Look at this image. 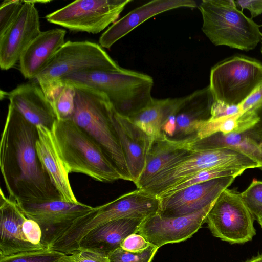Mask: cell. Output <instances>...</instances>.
<instances>
[{"label": "cell", "instance_id": "cell-26", "mask_svg": "<svg viewBox=\"0 0 262 262\" xmlns=\"http://www.w3.org/2000/svg\"><path fill=\"white\" fill-rule=\"evenodd\" d=\"M184 99V97L152 98L145 107L129 119L154 139L163 133V126L176 114Z\"/></svg>", "mask_w": 262, "mask_h": 262}, {"label": "cell", "instance_id": "cell-32", "mask_svg": "<svg viewBox=\"0 0 262 262\" xmlns=\"http://www.w3.org/2000/svg\"><path fill=\"white\" fill-rule=\"evenodd\" d=\"M241 196L245 204L257 220L262 216V181L253 180Z\"/></svg>", "mask_w": 262, "mask_h": 262}, {"label": "cell", "instance_id": "cell-2", "mask_svg": "<svg viewBox=\"0 0 262 262\" xmlns=\"http://www.w3.org/2000/svg\"><path fill=\"white\" fill-rule=\"evenodd\" d=\"M65 83L91 88L104 94L115 111L129 118L151 101L153 78L149 75L124 68L113 71L76 72L63 77Z\"/></svg>", "mask_w": 262, "mask_h": 262}, {"label": "cell", "instance_id": "cell-21", "mask_svg": "<svg viewBox=\"0 0 262 262\" xmlns=\"http://www.w3.org/2000/svg\"><path fill=\"white\" fill-rule=\"evenodd\" d=\"M195 138L172 140L163 133L154 139L147 157L144 170L135 184L142 189L152 178L164 170L189 155L190 143Z\"/></svg>", "mask_w": 262, "mask_h": 262}, {"label": "cell", "instance_id": "cell-1", "mask_svg": "<svg viewBox=\"0 0 262 262\" xmlns=\"http://www.w3.org/2000/svg\"><path fill=\"white\" fill-rule=\"evenodd\" d=\"M38 136L37 126L9 104L1 135L0 168L8 198L18 204L61 199L38 158Z\"/></svg>", "mask_w": 262, "mask_h": 262}, {"label": "cell", "instance_id": "cell-9", "mask_svg": "<svg viewBox=\"0 0 262 262\" xmlns=\"http://www.w3.org/2000/svg\"><path fill=\"white\" fill-rule=\"evenodd\" d=\"M262 82V64L243 56L226 59L212 68L209 85L214 101L241 104Z\"/></svg>", "mask_w": 262, "mask_h": 262}, {"label": "cell", "instance_id": "cell-19", "mask_svg": "<svg viewBox=\"0 0 262 262\" xmlns=\"http://www.w3.org/2000/svg\"><path fill=\"white\" fill-rule=\"evenodd\" d=\"M4 97L28 122L36 126L52 129L57 120L53 105L39 85L23 83L8 92Z\"/></svg>", "mask_w": 262, "mask_h": 262}, {"label": "cell", "instance_id": "cell-35", "mask_svg": "<svg viewBox=\"0 0 262 262\" xmlns=\"http://www.w3.org/2000/svg\"><path fill=\"white\" fill-rule=\"evenodd\" d=\"M151 244L141 235L136 233L126 237L121 243L120 247L130 252H139L148 248Z\"/></svg>", "mask_w": 262, "mask_h": 262}, {"label": "cell", "instance_id": "cell-41", "mask_svg": "<svg viewBox=\"0 0 262 262\" xmlns=\"http://www.w3.org/2000/svg\"><path fill=\"white\" fill-rule=\"evenodd\" d=\"M30 2H31L32 3L35 4V3H49L50 1H30Z\"/></svg>", "mask_w": 262, "mask_h": 262}, {"label": "cell", "instance_id": "cell-38", "mask_svg": "<svg viewBox=\"0 0 262 262\" xmlns=\"http://www.w3.org/2000/svg\"><path fill=\"white\" fill-rule=\"evenodd\" d=\"M252 110L258 118L257 122L245 133L262 146V102Z\"/></svg>", "mask_w": 262, "mask_h": 262}, {"label": "cell", "instance_id": "cell-39", "mask_svg": "<svg viewBox=\"0 0 262 262\" xmlns=\"http://www.w3.org/2000/svg\"><path fill=\"white\" fill-rule=\"evenodd\" d=\"M234 2L242 9H248L252 18L262 14V1H235Z\"/></svg>", "mask_w": 262, "mask_h": 262}, {"label": "cell", "instance_id": "cell-33", "mask_svg": "<svg viewBox=\"0 0 262 262\" xmlns=\"http://www.w3.org/2000/svg\"><path fill=\"white\" fill-rule=\"evenodd\" d=\"M22 1L5 0L0 4V36L3 35L19 14Z\"/></svg>", "mask_w": 262, "mask_h": 262}, {"label": "cell", "instance_id": "cell-12", "mask_svg": "<svg viewBox=\"0 0 262 262\" xmlns=\"http://www.w3.org/2000/svg\"><path fill=\"white\" fill-rule=\"evenodd\" d=\"M0 194V257L47 249L39 224L28 217L2 189Z\"/></svg>", "mask_w": 262, "mask_h": 262}, {"label": "cell", "instance_id": "cell-29", "mask_svg": "<svg viewBox=\"0 0 262 262\" xmlns=\"http://www.w3.org/2000/svg\"><path fill=\"white\" fill-rule=\"evenodd\" d=\"M67 254L46 249L0 257V262H66Z\"/></svg>", "mask_w": 262, "mask_h": 262}, {"label": "cell", "instance_id": "cell-15", "mask_svg": "<svg viewBox=\"0 0 262 262\" xmlns=\"http://www.w3.org/2000/svg\"><path fill=\"white\" fill-rule=\"evenodd\" d=\"M234 177H222L186 187L170 195L159 198L158 213L164 217H179L193 213L213 203L233 182Z\"/></svg>", "mask_w": 262, "mask_h": 262}, {"label": "cell", "instance_id": "cell-11", "mask_svg": "<svg viewBox=\"0 0 262 262\" xmlns=\"http://www.w3.org/2000/svg\"><path fill=\"white\" fill-rule=\"evenodd\" d=\"M132 0H78L46 16L47 20L75 32L100 33L116 22Z\"/></svg>", "mask_w": 262, "mask_h": 262}, {"label": "cell", "instance_id": "cell-28", "mask_svg": "<svg viewBox=\"0 0 262 262\" xmlns=\"http://www.w3.org/2000/svg\"><path fill=\"white\" fill-rule=\"evenodd\" d=\"M244 171L243 170L230 167H218L204 170L184 178L163 191L158 197L170 195L186 187L214 179L228 177L236 178L241 175Z\"/></svg>", "mask_w": 262, "mask_h": 262}, {"label": "cell", "instance_id": "cell-27", "mask_svg": "<svg viewBox=\"0 0 262 262\" xmlns=\"http://www.w3.org/2000/svg\"><path fill=\"white\" fill-rule=\"evenodd\" d=\"M257 120L253 110L216 119H208L202 124L197 133L196 139H201L217 133H245L251 128Z\"/></svg>", "mask_w": 262, "mask_h": 262}, {"label": "cell", "instance_id": "cell-17", "mask_svg": "<svg viewBox=\"0 0 262 262\" xmlns=\"http://www.w3.org/2000/svg\"><path fill=\"white\" fill-rule=\"evenodd\" d=\"M23 6L15 20L0 36V67L8 70L19 62L30 43L41 33L39 17L35 4L22 1Z\"/></svg>", "mask_w": 262, "mask_h": 262}, {"label": "cell", "instance_id": "cell-20", "mask_svg": "<svg viewBox=\"0 0 262 262\" xmlns=\"http://www.w3.org/2000/svg\"><path fill=\"white\" fill-rule=\"evenodd\" d=\"M193 0H153L139 6L113 24L100 37L99 45L110 49L137 27L160 13L180 8H194Z\"/></svg>", "mask_w": 262, "mask_h": 262}, {"label": "cell", "instance_id": "cell-3", "mask_svg": "<svg viewBox=\"0 0 262 262\" xmlns=\"http://www.w3.org/2000/svg\"><path fill=\"white\" fill-rule=\"evenodd\" d=\"M51 131L69 173H80L101 182L124 180L101 147L72 119L57 120Z\"/></svg>", "mask_w": 262, "mask_h": 262}, {"label": "cell", "instance_id": "cell-34", "mask_svg": "<svg viewBox=\"0 0 262 262\" xmlns=\"http://www.w3.org/2000/svg\"><path fill=\"white\" fill-rule=\"evenodd\" d=\"M66 262H109L103 254L86 249L78 248L67 255Z\"/></svg>", "mask_w": 262, "mask_h": 262}, {"label": "cell", "instance_id": "cell-40", "mask_svg": "<svg viewBox=\"0 0 262 262\" xmlns=\"http://www.w3.org/2000/svg\"><path fill=\"white\" fill-rule=\"evenodd\" d=\"M244 262H262V254L253 257Z\"/></svg>", "mask_w": 262, "mask_h": 262}, {"label": "cell", "instance_id": "cell-31", "mask_svg": "<svg viewBox=\"0 0 262 262\" xmlns=\"http://www.w3.org/2000/svg\"><path fill=\"white\" fill-rule=\"evenodd\" d=\"M159 248L151 244L144 250L130 252L121 247L107 255L109 262H151Z\"/></svg>", "mask_w": 262, "mask_h": 262}, {"label": "cell", "instance_id": "cell-23", "mask_svg": "<svg viewBox=\"0 0 262 262\" xmlns=\"http://www.w3.org/2000/svg\"><path fill=\"white\" fill-rule=\"evenodd\" d=\"M66 31L55 28L41 31L27 47L19 60V70L26 79H33L46 68L65 43Z\"/></svg>", "mask_w": 262, "mask_h": 262}, {"label": "cell", "instance_id": "cell-25", "mask_svg": "<svg viewBox=\"0 0 262 262\" xmlns=\"http://www.w3.org/2000/svg\"><path fill=\"white\" fill-rule=\"evenodd\" d=\"M191 150L198 151L229 149L238 151L256 161L262 169V146L245 133H217L190 143Z\"/></svg>", "mask_w": 262, "mask_h": 262}, {"label": "cell", "instance_id": "cell-42", "mask_svg": "<svg viewBox=\"0 0 262 262\" xmlns=\"http://www.w3.org/2000/svg\"><path fill=\"white\" fill-rule=\"evenodd\" d=\"M257 221L258 222V223L259 224L261 227L262 228V216L261 217H260L259 219H258Z\"/></svg>", "mask_w": 262, "mask_h": 262}, {"label": "cell", "instance_id": "cell-6", "mask_svg": "<svg viewBox=\"0 0 262 262\" xmlns=\"http://www.w3.org/2000/svg\"><path fill=\"white\" fill-rule=\"evenodd\" d=\"M199 9L202 30L215 46L248 51L262 39L259 26L237 9L234 1L203 0Z\"/></svg>", "mask_w": 262, "mask_h": 262}, {"label": "cell", "instance_id": "cell-10", "mask_svg": "<svg viewBox=\"0 0 262 262\" xmlns=\"http://www.w3.org/2000/svg\"><path fill=\"white\" fill-rule=\"evenodd\" d=\"M254 220L241 193L227 188L213 203L205 222L214 236L231 244H242L255 235Z\"/></svg>", "mask_w": 262, "mask_h": 262}, {"label": "cell", "instance_id": "cell-22", "mask_svg": "<svg viewBox=\"0 0 262 262\" xmlns=\"http://www.w3.org/2000/svg\"><path fill=\"white\" fill-rule=\"evenodd\" d=\"M37 154L53 185L62 200L79 203L70 184V173L59 156L51 130L41 125L37 126Z\"/></svg>", "mask_w": 262, "mask_h": 262}, {"label": "cell", "instance_id": "cell-37", "mask_svg": "<svg viewBox=\"0 0 262 262\" xmlns=\"http://www.w3.org/2000/svg\"><path fill=\"white\" fill-rule=\"evenodd\" d=\"M261 102L262 82L239 106L242 112H245L255 108Z\"/></svg>", "mask_w": 262, "mask_h": 262}, {"label": "cell", "instance_id": "cell-16", "mask_svg": "<svg viewBox=\"0 0 262 262\" xmlns=\"http://www.w3.org/2000/svg\"><path fill=\"white\" fill-rule=\"evenodd\" d=\"M214 102L209 85L184 96L183 102L163 126L162 132L175 140L196 138L202 124L211 117Z\"/></svg>", "mask_w": 262, "mask_h": 262}, {"label": "cell", "instance_id": "cell-43", "mask_svg": "<svg viewBox=\"0 0 262 262\" xmlns=\"http://www.w3.org/2000/svg\"><path fill=\"white\" fill-rule=\"evenodd\" d=\"M261 53H262V48H261Z\"/></svg>", "mask_w": 262, "mask_h": 262}, {"label": "cell", "instance_id": "cell-36", "mask_svg": "<svg viewBox=\"0 0 262 262\" xmlns=\"http://www.w3.org/2000/svg\"><path fill=\"white\" fill-rule=\"evenodd\" d=\"M238 105H230L214 101L211 110L209 119H216L241 113Z\"/></svg>", "mask_w": 262, "mask_h": 262}, {"label": "cell", "instance_id": "cell-8", "mask_svg": "<svg viewBox=\"0 0 262 262\" xmlns=\"http://www.w3.org/2000/svg\"><path fill=\"white\" fill-rule=\"evenodd\" d=\"M218 167H230L246 170L261 168L248 156L229 149L195 151L164 170L142 189L158 197L179 181L201 171Z\"/></svg>", "mask_w": 262, "mask_h": 262}, {"label": "cell", "instance_id": "cell-14", "mask_svg": "<svg viewBox=\"0 0 262 262\" xmlns=\"http://www.w3.org/2000/svg\"><path fill=\"white\" fill-rule=\"evenodd\" d=\"M214 202L201 210L179 217H164L156 213L143 220L137 233L159 248L167 244L185 241L205 222Z\"/></svg>", "mask_w": 262, "mask_h": 262}, {"label": "cell", "instance_id": "cell-5", "mask_svg": "<svg viewBox=\"0 0 262 262\" xmlns=\"http://www.w3.org/2000/svg\"><path fill=\"white\" fill-rule=\"evenodd\" d=\"M160 199L143 189L125 193L93 209L77 219L53 243L54 248L66 254L76 250L80 240L90 230L111 221L125 218L145 220L158 212Z\"/></svg>", "mask_w": 262, "mask_h": 262}, {"label": "cell", "instance_id": "cell-4", "mask_svg": "<svg viewBox=\"0 0 262 262\" xmlns=\"http://www.w3.org/2000/svg\"><path fill=\"white\" fill-rule=\"evenodd\" d=\"M73 85L75 89V108L72 120L101 147L124 180L131 181L113 124L115 109L108 98L97 90Z\"/></svg>", "mask_w": 262, "mask_h": 262}, {"label": "cell", "instance_id": "cell-13", "mask_svg": "<svg viewBox=\"0 0 262 262\" xmlns=\"http://www.w3.org/2000/svg\"><path fill=\"white\" fill-rule=\"evenodd\" d=\"M18 205L28 217L40 226L42 243L47 249L74 221L93 209L80 202L75 203L61 199Z\"/></svg>", "mask_w": 262, "mask_h": 262}, {"label": "cell", "instance_id": "cell-30", "mask_svg": "<svg viewBox=\"0 0 262 262\" xmlns=\"http://www.w3.org/2000/svg\"><path fill=\"white\" fill-rule=\"evenodd\" d=\"M75 96L74 86L64 84L52 102L57 120L72 119L75 108Z\"/></svg>", "mask_w": 262, "mask_h": 262}, {"label": "cell", "instance_id": "cell-18", "mask_svg": "<svg viewBox=\"0 0 262 262\" xmlns=\"http://www.w3.org/2000/svg\"><path fill=\"white\" fill-rule=\"evenodd\" d=\"M113 121L125 158L131 182L135 184L142 173L154 139L129 118L115 110Z\"/></svg>", "mask_w": 262, "mask_h": 262}, {"label": "cell", "instance_id": "cell-24", "mask_svg": "<svg viewBox=\"0 0 262 262\" xmlns=\"http://www.w3.org/2000/svg\"><path fill=\"white\" fill-rule=\"evenodd\" d=\"M143 220L133 218L120 219L102 224L88 232L80 240L76 250L86 249L107 256L109 253L120 247L126 237L137 233Z\"/></svg>", "mask_w": 262, "mask_h": 262}, {"label": "cell", "instance_id": "cell-7", "mask_svg": "<svg viewBox=\"0 0 262 262\" xmlns=\"http://www.w3.org/2000/svg\"><path fill=\"white\" fill-rule=\"evenodd\" d=\"M120 68L100 45L69 40L56 53L36 79L52 103L64 85L60 81L64 76L79 72L113 71Z\"/></svg>", "mask_w": 262, "mask_h": 262}]
</instances>
